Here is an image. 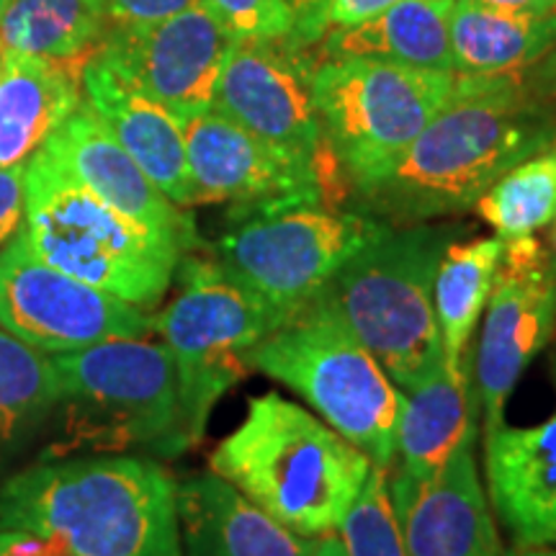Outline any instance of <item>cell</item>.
Returning <instances> with one entry per match:
<instances>
[{
	"mask_svg": "<svg viewBox=\"0 0 556 556\" xmlns=\"http://www.w3.org/2000/svg\"><path fill=\"white\" fill-rule=\"evenodd\" d=\"M503 556H556V546H516Z\"/></svg>",
	"mask_w": 556,
	"mask_h": 556,
	"instance_id": "obj_39",
	"label": "cell"
},
{
	"mask_svg": "<svg viewBox=\"0 0 556 556\" xmlns=\"http://www.w3.org/2000/svg\"><path fill=\"white\" fill-rule=\"evenodd\" d=\"M103 34L99 0H3L0 54L88 60Z\"/></svg>",
	"mask_w": 556,
	"mask_h": 556,
	"instance_id": "obj_26",
	"label": "cell"
},
{
	"mask_svg": "<svg viewBox=\"0 0 556 556\" xmlns=\"http://www.w3.org/2000/svg\"><path fill=\"white\" fill-rule=\"evenodd\" d=\"M24 170L26 168H0V250L24 227Z\"/></svg>",
	"mask_w": 556,
	"mask_h": 556,
	"instance_id": "obj_32",
	"label": "cell"
},
{
	"mask_svg": "<svg viewBox=\"0 0 556 556\" xmlns=\"http://www.w3.org/2000/svg\"><path fill=\"white\" fill-rule=\"evenodd\" d=\"M0 556H70L52 539L21 528H0Z\"/></svg>",
	"mask_w": 556,
	"mask_h": 556,
	"instance_id": "obj_33",
	"label": "cell"
},
{
	"mask_svg": "<svg viewBox=\"0 0 556 556\" xmlns=\"http://www.w3.org/2000/svg\"><path fill=\"white\" fill-rule=\"evenodd\" d=\"M0 13H3V0H0Z\"/></svg>",
	"mask_w": 556,
	"mask_h": 556,
	"instance_id": "obj_43",
	"label": "cell"
},
{
	"mask_svg": "<svg viewBox=\"0 0 556 556\" xmlns=\"http://www.w3.org/2000/svg\"><path fill=\"white\" fill-rule=\"evenodd\" d=\"M546 229H548V232H546L544 248H546V253H548V261H552V266L556 268V219Z\"/></svg>",
	"mask_w": 556,
	"mask_h": 556,
	"instance_id": "obj_40",
	"label": "cell"
},
{
	"mask_svg": "<svg viewBox=\"0 0 556 556\" xmlns=\"http://www.w3.org/2000/svg\"><path fill=\"white\" fill-rule=\"evenodd\" d=\"M456 0H402L353 26H332L323 37L325 60L366 58L394 65L454 70L451 13Z\"/></svg>",
	"mask_w": 556,
	"mask_h": 556,
	"instance_id": "obj_23",
	"label": "cell"
},
{
	"mask_svg": "<svg viewBox=\"0 0 556 556\" xmlns=\"http://www.w3.org/2000/svg\"><path fill=\"white\" fill-rule=\"evenodd\" d=\"M229 47L232 39L217 21L193 3L157 24L106 29L99 54L184 122L214 106Z\"/></svg>",
	"mask_w": 556,
	"mask_h": 556,
	"instance_id": "obj_15",
	"label": "cell"
},
{
	"mask_svg": "<svg viewBox=\"0 0 556 556\" xmlns=\"http://www.w3.org/2000/svg\"><path fill=\"white\" fill-rule=\"evenodd\" d=\"M371 458L296 402L266 392L208 456V469L304 539L336 533Z\"/></svg>",
	"mask_w": 556,
	"mask_h": 556,
	"instance_id": "obj_3",
	"label": "cell"
},
{
	"mask_svg": "<svg viewBox=\"0 0 556 556\" xmlns=\"http://www.w3.org/2000/svg\"><path fill=\"white\" fill-rule=\"evenodd\" d=\"M309 556H345L343 541H340L338 533L319 536V539H315V546H312Z\"/></svg>",
	"mask_w": 556,
	"mask_h": 556,
	"instance_id": "obj_38",
	"label": "cell"
},
{
	"mask_svg": "<svg viewBox=\"0 0 556 556\" xmlns=\"http://www.w3.org/2000/svg\"><path fill=\"white\" fill-rule=\"evenodd\" d=\"M384 229L387 222L368 214L323 204L248 212L214 242L212 258L287 323Z\"/></svg>",
	"mask_w": 556,
	"mask_h": 556,
	"instance_id": "obj_10",
	"label": "cell"
},
{
	"mask_svg": "<svg viewBox=\"0 0 556 556\" xmlns=\"http://www.w3.org/2000/svg\"><path fill=\"white\" fill-rule=\"evenodd\" d=\"M451 70L340 58L315 70V106L325 144L351 186L397 163L456 88Z\"/></svg>",
	"mask_w": 556,
	"mask_h": 556,
	"instance_id": "obj_9",
	"label": "cell"
},
{
	"mask_svg": "<svg viewBox=\"0 0 556 556\" xmlns=\"http://www.w3.org/2000/svg\"><path fill=\"white\" fill-rule=\"evenodd\" d=\"M552 148H554V152H556V137H554V142H552Z\"/></svg>",
	"mask_w": 556,
	"mask_h": 556,
	"instance_id": "obj_42",
	"label": "cell"
},
{
	"mask_svg": "<svg viewBox=\"0 0 556 556\" xmlns=\"http://www.w3.org/2000/svg\"><path fill=\"white\" fill-rule=\"evenodd\" d=\"M505 242L497 238L454 240L435 268L433 307L441 332L443 361L462 366L469 361V343L484 315L486 299L503 263Z\"/></svg>",
	"mask_w": 556,
	"mask_h": 556,
	"instance_id": "obj_25",
	"label": "cell"
},
{
	"mask_svg": "<svg viewBox=\"0 0 556 556\" xmlns=\"http://www.w3.org/2000/svg\"><path fill=\"white\" fill-rule=\"evenodd\" d=\"M479 438V405L471 379V358L462 366H441L405 392L397 428L394 467L413 479H430Z\"/></svg>",
	"mask_w": 556,
	"mask_h": 556,
	"instance_id": "obj_20",
	"label": "cell"
},
{
	"mask_svg": "<svg viewBox=\"0 0 556 556\" xmlns=\"http://www.w3.org/2000/svg\"><path fill=\"white\" fill-rule=\"evenodd\" d=\"M232 41L296 37L294 11L283 0H197Z\"/></svg>",
	"mask_w": 556,
	"mask_h": 556,
	"instance_id": "obj_30",
	"label": "cell"
},
{
	"mask_svg": "<svg viewBox=\"0 0 556 556\" xmlns=\"http://www.w3.org/2000/svg\"><path fill=\"white\" fill-rule=\"evenodd\" d=\"M503 242L471 366L484 430L505 422L513 389L556 330V268L544 242L536 235Z\"/></svg>",
	"mask_w": 556,
	"mask_h": 556,
	"instance_id": "obj_12",
	"label": "cell"
},
{
	"mask_svg": "<svg viewBox=\"0 0 556 556\" xmlns=\"http://www.w3.org/2000/svg\"><path fill=\"white\" fill-rule=\"evenodd\" d=\"M523 80H526L528 93H531L536 101H544V103L556 101V41L544 58L533 62V65L526 70Z\"/></svg>",
	"mask_w": 556,
	"mask_h": 556,
	"instance_id": "obj_36",
	"label": "cell"
},
{
	"mask_svg": "<svg viewBox=\"0 0 556 556\" xmlns=\"http://www.w3.org/2000/svg\"><path fill=\"white\" fill-rule=\"evenodd\" d=\"M197 0H99L106 29L114 26H148L191 9Z\"/></svg>",
	"mask_w": 556,
	"mask_h": 556,
	"instance_id": "obj_31",
	"label": "cell"
},
{
	"mask_svg": "<svg viewBox=\"0 0 556 556\" xmlns=\"http://www.w3.org/2000/svg\"><path fill=\"white\" fill-rule=\"evenodd\" d=\"M0 168H26L83 103L86 60L0 54Z\"/></svg>",
	"mask_w": 556,
	"mask_h": 556,
	"instance_id": "obj_21",
	"label": "cell"
},
{
	"mask_svg": "<svg viewBox=\"0 0 556 556\" xmlns=\"http://www.w3.org/2000/svg\"><path fill=\"white\" fill-rule=\"evenodd\" d=\"M477 3L500 11L531 13V16H548V13H556V0H477Z\"/></svg>",
	"mask_w": 556,
	"mask_h": 556,
	"instance_id": "obj_37",
	"label": "cell"
},
{
	"mask_svg": "<svg viewBox=\"0 0 556 556\" xmlns=\"http://www.w3.org/2000/svg\"><path fill=\"white\" fill-rule=\"evenodd\" d=\"M193 206L235 204L240 214L323 204L330 165L315 163L250 135L219 111L208 109L180 122ZM340 170V168H338Z\"/></svg>",
	"mask_w": 556,
	"mask_h": 556,
	"instance_id": "obj_13",
	"label": "cell"
},
{
	"mask_svg": "<svg viewBox=\"0 0 556 556\" xmlns=\"http://www.w3.org/2000/svg\"><path fill=\"white\" fill-rule=\"evenodd\" d=\"M50 358L60 433L47 458L129 448L180 454L176 366L160 340L116 338Z\"/></svg>",
	"mask_w": 556,
	"mask_h": 556,
	"instance_id": "obj_5",
	"label": "cell"
},
{
	"mask_svg": "<svg viewBox=\"0 0 556 556\" xmlns=\"http://www.w3.org/2000/svg\"><path fill=\"white\" fill-rule=\"evenodd\" d=\"M296 18V39L304 45L319 41L328 31L330 0H283Z\"/></svg>",
	"mask_w": 556,
	"mask_h": 556,
	"instance_id": "obj_34",
	"label": "cell"
},
{
	"mask_svg": "<svg viewBox=\"0 0 556 556\" xmlns=\"http://www.w3.org/2000/svg\"><path fill=\"white\" fill-rule=\"evenodd\" d=\"M0 328L54 356L150 336L152 315L50 266L18 232L0 250Z\"/></svg>",
	"mask_w": 556,
	"mask_h": 556,
	"instance_id": "obj_11",
	"label": "cell"
},
{
	"mask_svg": "<svg viewBox=\"0 0 556 556\" xmlns=\"http://www.w3.org/2000/svg\"><path fill=\"white\" fill-rule=\"evenodd\" d=\"M402 0H330L328 5V29L332 26H353L361 21L377 16V13L392 9Z\"/></svg>",
	"mask_w": 556,
	"mask_h": 556,
	"instance_id": "obj_35",
	"label": "cell"
},
{
	"mask_svg": "<svg viewBox=\"0 0 556 556\" xmlns=\"http://www.w3.org/2000/svg\"><path fill=\"white\" fill-rule=\"evenodd\" d=\"M477 214L500 240L526 238L556 219V152L546 148L513 165L477 199Z\"/></svg>",
	"mask_w": 556,
	"mask_h": 556,
	"instance_id": "obj_27",
	"label": "cell"
},
{
	"mask_svg": "<svg viewBox=\"0 0 556 556\" xmlns=\"http://www.w3.org/2000/svg\"><path fill=\"white\" fill-rule=\"evenodd\" d=\"M83 103L99 116L111 137L173 204L180 208L193 206L180 119L116 73L99 50L83 67Z\"/></svg>",
	"mask_w": 556,
	"mask_h": 556,
	"instance_id": "obj_18",
	"label": "cell"
},
{
	"mask_svg": "<svg viewBox=\"0 0 556 556\" xmlns=\"http://www.w3.org/2000/svg\"><path fill=\"white\" fill-rule=\"evenodd\" d=\"M173 556H193V554H184V548H180V552L173 554Z\"/></svg>",
	"mask_w": 556,
	"mask_h": 556,
	"instance_id": "obj_41",
	"label": "cell"
},
{
	"mask_svg": "<svg viewBox=\"0 0 556 556\" xmlns=\"http://www.w3.org/2000/svg\"><path fill=\"white\" fill-rule=\"evenodd\" d=\"M315 70L296 37L232 41L212 109L291 155L336 163L319 127Z\"/></svg>",
	"mask_w": 556,
	"mask_h": 556,
	"instance_id": "obj_14",
	"label": "cell"
},
{
	"mask_svg": "<svg viewBox=\"0 0 556 556\" xmlns=\"http://www.w3.org/2000/svg\"><path fill=\"white\" fill-rule=\"evenodd\" d=\"M0 67H3V60H0Z\"/></svg>",
	"mask_w": 556,
	"mask_h": 556,
	"instance_id": "obj_44",
	"label": "cell"
},
{
	"mask_svg": "<svg viewBox=\"0 0 556 556\" xmlns=\"http://www.w3.org/2000/svg\"><path fill=\"white\" fill-rule=\"evenodd\" d=\"M556 116L528 93L523 73L456 75L433 122L381 176L356 186L387 225H422L462 214L526 157L552 148Z\"/></svg>",
	"mask_w": 556,
	"mask_h": 556,
	"instance_id": "obj_1",
	"label": "cell"
},
{
	"mask_svg": "<svg viewBox=\"0 0 556 556\" xmlns=\"http://www.w3.org/2000/svg\"><path fill=\"white\" fill-rule=\"evenodd\" d=\"M250 368L296 392L371 464L394 467L405 392L323 307L307 304L268 332L250 353Z\"/></svg>",
	"mask_w": 556,
	"mask_h": 556,
	"instance_id": "obj_7",
	"label": "cell"
},
{
	"mask_svg": "<svg viewBox=\"0 0 556 556\" xmlns=\"http://www.w3.org/2000/svg\"><path fill=\"white\" fill-rule=\"evenodd\" d=\"M24 232L41 261L150 312L170 289L178 253L83 189L39 150L24 170Z\"/></svg>",
	"mask_w": 556,
	"mask_h": 556,
	"instance_id": "obj_6",
	"label": "cell"
},
{
	"mask_svg": "<svg viewBox=\"0 0 556 556\" xmlns=\"http://www.w3.org/2000/svg\"><path fill=\"white\" fill-rule=\"evenodd\" d=\"M554 41L556 13L531 16L490 9L477 0H456L451 13V54L462 75L526 73Z\"/></svg>",
	"mask_w": 556,
	"mask_h": 556,
	"instance_id": "obj_24",
	"label": "cell"
},
{
	"mask_svg": "<svg viewBox=\"0 0 556 556\" xmlns=\"http://www.w3.org/2000/svg\"><path fill=\"white\" fill-rule=\"evenodd\" d=\"M454 227L387 225L312 299L379 361L402 392L443 364L433 281Z\"/></svg>",
	"mask_w": 556,
	"mask_h": 556,
	"instance_id": "obj_4",
	"label": "cell"
},
{
	"mask_svg": "<svg viewBox=\"0 0 556 556\" xmlns=\"http://www.w3.org/2000/svg\"><path fill=\"white\" fill-rule=\"evenodd\" d=\"M407 556H503L475 448L462 451L430 479L389 469Z\"/></svg>",
	"mask_w": 556,
	"mask_h": 556,
	"instance_id": "obj_17",
	"label": "cell"
},
{
	"mask_svg": "<svg viewBox=\"0 0 556 556\" xmlns=\"http://www.w3.org/2000/svg\"><path fill=\"white\" fill-rule=\"evenodd\" d=\"M0 528L52 539L70 556L178 554V484L139 456L45 458L0 486Z\"/></svg>",
	"mask_w": 556,
	"mask_h": 556,
	"instance_id": "obj_2",
	"label": "cell"
},
{
	"mask_svg": "<svg viewBox=\"0 0 556 556\" xmlns=\"http://www.w3.org/2000/svg\"><path fill=\"white\" fill-rule=\"evenodd\" d=\"M180 541L193 556H309L315 539L289 531L217 475L178 484Z\"/></svg>",
	"mask_w": 556,
	"mask_h": 556,
	"instance_id": "obj_22",
	"label": "cell"
},
{
	"mask_svg": "<svg viewBox=\"0 0 556 556\" xmlns=\"http://www.w3.org/2000/svg\"><path fill=\"white\" fill-rule=\"evenodd\" d=\"M336 533L343 541L345 556H407L387 469L374 464L364 490Z\"/></svg>",
	"mask_w": 556,
	"mask_h": 556,
	"instance_id": "obj_29",
	"label": "cell"
},
{
	"mask_svg": "<svg viewBox=\"0 0 556 556\" xmlns=\"http://www.w3.org/2000/svg\"><path fill=\"white\" fill-rule=\"evenodd\" d=\"M484 477L518 546H556V409L539 426L484 430Z\"/></svg>",
	"mask_w": 556,
	"mask_h": 556,
	"instance_id": "obj_19",
	"label": "cell"
},
{
	"mask_svg": "<svg viewBox=\"0 0 556 556\" xmlns=\"http://www.w3.org/2000/svg\"><path fill=\"white\" fill-rule=\"evenodd\" d=\"M58 402L52 358L0 328V448L31 433Z\"/></svg>",
	"mask_w": 556,
	"mask_h": 556,
	"instance_id": "obj_28",
	"label": "cell"
},
{
	"mask_svg": "<svg viewBox=\"0 0 556 556\" xmlns=\"http://www.w3.org/2000/svg\"><path fill=\"white\" fill-rule=\"evenodd\" d=\"M83 189L122 214L139 232L184 258L199 248L197 229L186 208L173 204L144 176L129 152L111 137L99 116L80 103L41 148Z\"/></svg>",
	"mask_w": 556,
	"mask_h": 556,
	"instance_id": "obj_16",
	"label": "cell"
},
{
	"mask_svg": "<svg viewBox=\"0 0 556 556\" xmlns=\"http://www.w3.org/2000/svg\"><path fill=\"white\" fill-rule=\"evenodd\" d=\"M178 294L152 315V332L168 348L178 381L180 454L204 438L208 415L250 368V353L281 319L235 283L212 255L178 261Z\"/></svg>",
	"mask_w": 556,
	"mask_h": 556,
	"instance_id": "obj_8",
	"label": "cell"
}]
</instances>
